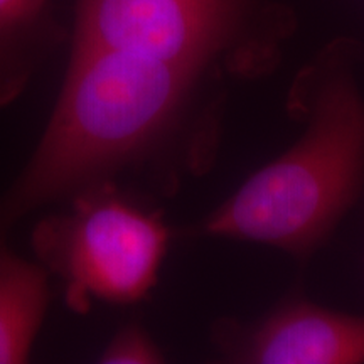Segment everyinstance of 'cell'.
<instances>
[{
	"mask_svg": "<svg viewBox=\"0 0 364 364\" xmlns=\"http://www.w3.org/2000/svg\"><path fill=\"white\" fill-rule=\"evenodd\" d=\"M63 38L51 0H0V107L19 97Z\"/></svg>",
	"mask_w": 364,
	"mask_h": 364,
	"instance_id": "obj_6",
	"label": "cell"
},
{
	"mask_svg": "<svg viewBox=\"0 0 364 364\" xmlns=\"http://www.w3.org/2000/svg\"><path fill=\"white\" fill-rule=\"evenodd\" d=\"M206 70L73 48L38 149L0 199V240L22 216L161 156L193 122Z\"/></svg>",
	"mask_w": 364,
	"mask_h": 364,
	"instance_id": "obj_1",
	"label": "cell"
},
{
	"mask_svg": "<svg viewBox=\"0 0 364 364\" xmlns=\"http://www.w3.org/2000/svg\"><path fill=\"white\" fill-rule=\"evenodd\" d=\"M70 201L68 211L46 216L33 230L36 257L61 279L68 307L86 314L93 300H144L169 243L161 215L132 203L113 181L91 184Z\"/></svg>",
	"mask_w": 364,
	"mask_h": 364,
	"instance_id": "obj_3",
	"label": "cell"
},
{
	"mask_svg": "<svg viewBox=\"0 0 364 364\" xmlns=\"http://www.w3.org/2000/svg\"><path fill=\"white\" fill-rule=\"evenodd\" d=\"M48 273L0 240V364L29 359L48 309Z\"/></svg>",
	"mask_w": 364,
	"mask_h": 364,
	"instance_id": "obj_7",
	"label": "cell"
},
{
	"mask_svg": "<svg viewBox=\"0 0 364 364\" xmlns=\"http://www.w3.org/2000/svg\"><path fill=\"white\" fill-rule=\"evenodd\" d=\"M228 356L257 364H361L364 317L311 302L282 306L243 338H223Z\"/></svg>",
	"mask_w": 364,
	"mask_h": 364,
	"instance_id": "obj_5",
	"label": "cell"
},
{
	"mask_svg": "<svg viewBox=\"0 0 364 364\" xmlns=\"http://www.w3.org/2000/svg\"><path fill=\"white\" fill-rule=\"evenodd\" d=\"M295 93L306 130L208 216L206 235L307 253L354 203L364 179V97L351 46L327 48L304 70Z\"/></svg>",
	"mask_w": 364,
	"mask_h": 364,
	"instance_id": "obj_2",
	"label": "cell"
},
{
	"mask_svg": "<svg viewBox=\"0 0 364 364\" xmlns=\"http://www.w3.org/2000/svg\"><path fill=\"white\" fill-rule=\"evenodd\" d=\"M164 354L156 341L140 326H125L117 332L100 354L98 363L105 364H156Z\"/></svg>",
	"mask_w": 364,
	"mask_h": 364,
	"instance_id": "obj_8",
	"label": "cell"
},
{
	"mask_svg": "<svg viewBox=\"0 0 364 364\" xmlns=\"http://www.w3.org/2000/svg\"><path fill=\"white\" fill-rule=\"evenodd\" d=\"M253 0H76L73 48L113 49L209 71L243 48Z\"/></svg>",
	"mask_w": 364,
	"mask_h": 364,
	"instance_id": "obj_4",
	"label": "cell"
}]
</instances>
